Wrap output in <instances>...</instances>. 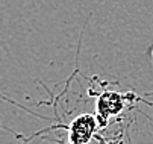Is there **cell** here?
Instances as JSON below:
<instances>
[{
	"label": "cell",
	"instance_id": "6da1fadb",
	"mask_svg": "<svg viewBox=\"0 0 153 144\" xmlns=\"http://www.w3.org/2000/svg\"><path fill=\"white\" fill-rule=\"evenodd\" d=\"M97 129V118L91 114L76 117L68 128V140L71 144H88Z\"/></svg>",
	"mask_w": 153,
	"mask_h": 144
},
{
	"label": "cell",
	"instance_id": "7a4b0ae2",
	"mask_svg": "<svg viewBox=\"0 0 153 144\" xmlns=\"http://www.w3.org/2000/svg\"><path fill=\"white\" fill-rule=\"evenodd\" d=\"M124 108V96L115 91H106L100 96L97 102V114L99 118H108L117 115L123 111Z\"/></svg>",
	"mask_w": 153,
	"mask_h": 144
}]
</instances>
